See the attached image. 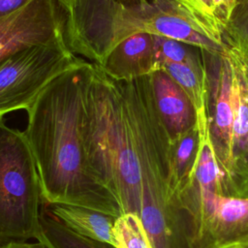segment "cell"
<instances>
[{
  "instance_id": "1",
  "label": "cell",
  "mask_w": 248,
  "mask_h": 248,
  "mask_svg": "<svg viewBox=\"0 0 248 248\" xmlns=\"http://www.w3.org/2000/svg\"><path fill=\"white\" fill-rule=\"evenodd\" d=\"M92 62L85 60L52 80L26 110L23 132L37 167L42 198L47 204L66 203L123 214L118 200L97 177L87 160L81 120Z\"/></svg>"
},
{
  "instance_id": "2",
  "label": "cell",
  "mask_w": 248,
  "mask_h": 248,
  "mask_svg": "<svg viewBox=\"0 0 248 248\" xmlns=\"http://www.w3.org/2000/svg\"><path fill=\"white\" fill-rule=\"evenodd\" d=\"M139 33L173 39L215 55L226 47L224 27L199 0H78L67 12L68 47L95 64Z\"/></svg>"
},
{
  "instance_id": "3",
  "label": "cell",
  "mask_w": 248,
  "mask_h": 248,
  "mask_svg": "<svg viewBox=\"0 0 248 248\" xmlns=\"http://www.w3.org/2000/svg\"><path fill=\"white\" fill-rule=\"evenodd\" d=\"M42 202L37 167L23 132L0 117V244L36 238Z\"/></svg>"
},
{
  "instance_id": "4",
  "label": "cell",
  "mask_w": 248,
  "mask_h": 248,
  "mask_svg": "<svg viewBox=\"0 0 248 248\" xmlns=\"http://www.w3.org/2000/svg\"><path fill=\"white\" fill-rule=\"evenodd\" d=\"M65 38L18 49L0 60V117L27 110L57 77L83 63Z\"/></svg>"
},
{
  "instance_id": "5",
  "label": "cell",
  "mask_w": 248,
  "mask_h": 248,
  "mask_svg": "<svg viewBox=\"0 0 248 248\" xmlns=\"http://www.w3.org/2000/svg\"><path fill=\"white\" fill-rule=\"evenodd\" d=\"M177 200L190 248L248 246V197L221 195L190 185Z\"/></svg>"
},
{
  "instance_id": "6",
  "label": "cell",
  "mask_w": 248,
  "mask_h": 248,
  "mask_svg": "<svg viewBox=\"0 0 248 248\" xmlns=\"http://www.w3.org/2000/svg\"><path fill=\"white\" fill-rule=\"evenodd\" d=\"M207 80V116L214 152L224 175V195L230 196L233 178L232 75L225 51L215 55L202 50Z\"/></svg>"
},
{
  "instance_id": "7",
  "label": "cell",
  "mask_w": 248,
  "mask_h": 248,
  "mask_svg": "<svg viewBox=\"0 0 248 248\" xmlns=\"http://www.w3.org/2000/svg\"><path fill=\"white\" fill-rule=\"evenodd\" d=\"M67 11L57 0H30L0 17V60L26 46L65 38Z\"/></svg>"
},
{
  "instance_id": "8",
  "label": "cell",
  "mask_w": 248,
  "mask_h": 248,
  "mask_svg": "<svg viewBox=\"0 0 248 248\" xmlns=\"http://www.w3.org/2000/svg\"><path fill=\"white\" fill-rule=\"evenodd\" d=\"M232 75L233 178L230 196L248 197V47L225 36Z\"/></svg>"
},
{
  "instance_id": "9",
  "label": "cell",
  "mask_w": 248,
  "mask_h": 248,
  "mask_svg": "<svg viewBox=\"0 0 248 248\" xmlns=\"http://www.w3.org/2000/svg\"><path fill=\"white\" fill-rule=\"evenodd\" d=\"M97 65L115 80H130L151 75L157 71L154 36L139 33L124 39Z\"/></svg>"
},
{
  "instance_id": "10",
  "label": "cell",
  "mask_w": 248,
  "mask_h": 248,
  "mask_svg": "<svg viewBox=\"0 0 248 248\" xmlns=\"http://www.w3.org/2000/svg\"><path fill=\"white\" fill-rule=\"evenodd\" d=\"M154 98L171 141L197 124V113L184 90L163 70L151 74Z\"/></svg>"
},
{
  "instance_id": "11",
  "label": "cell",
  "mask_w": 248,
  "mask_h": 248,
  "mask_svg": "<svg viewBox=\"0 0 248 248\" xmlns=\"http://www.w3.org/2000/svg\"><path fill=\"white\" fill-rule=\"evenodd\" d=\"M48 213L73 232L115 246L112 229L116 217L85 206L53 203L48 204Z\"/></svg>"
},
{
  "instance_id": "12",
  "label": "cell",
  "mask_w": 248,
  "mask_h": 248,
  "mask_svg": "<svg viewBox=\"0 0 248 248\" xmlns=\"http://www.w3.org/2000/svg\"><path fill=\"white\" fill-rule=\"evenodd\" d=\"M198 148L199 132L197 124L177 140L171 141L170 188L176 200L191 182Z\"/></svg>"
},
{
  "instance_id": "13",
  "label": "cell",
  "mask_w": 248,
  "mask_h": 248,
  "mask_svg": "<svg viewBox=\"0 0 248 248\" xmlns=\"http://www.w3.org/2000/svg\"><path fill=\"white\" fill-rule=\"evenodd\" d=\"M158 70L166 72L188 95L197 110L207 106V80L203 58L199 62H163Z\"/></svg>"
},
{
  "instance_id": "14",
  "label": "cell",
  "mask_w": 248,
  "mask_h": 248,
  "mask_svg": "<svg viewBox=\"0 0 248 248\" xmlns=\"http://www.w3.org/2000/svg\"><path fill=\"white\" fill-rule=\"evenodd\" d=\"M35 239L47 248H116L111 244L94 240L73 232L48 212L41 214Z\"/></svg>"
},
{
  "instance_id": "15",
  "label": "cell",
  "mask_w": 248,
  "mask_h": 248,
  "mask_svg": "<svg viewBox=\"0 0 248 248\" xmlns=\"http://www.w3.org/2000/svg\"><path fill=\"white\" fill-rule=\"evenodd\" d=\"M112 233L116 248H152L140 218L134 213L117 217Z\"/></svg>"
},
{
  "instance_id": "16",
  "label": "cell",
  "mask_w": 248,
  "mask_h": 248,
  "mask_svg": "<svg viewBox=\"0 0 248 248\" xmlns=\"http://www.w3.org/2000/svg\"><path fill=\"white\" fill-rule=\"evenodd\" d=\"M154 49L157 70L163 62L192 63L202 60V49L166 37L154 36Z\"/></svg>"
},
{
  "instance_id": "17",
  "label": "cell",
  "mask_w": 248,
  "mask_h": 248,
  "mask_svg": "<svg viewBox=\"0 0 248 248\" xmlns=\"http://www.w3.org/2000/svg\"><path fill=\"white\" fill-rule=\"evenodd\" d=\"M225 36L248 47V0H236Z\"/></svg>"
},
{
  "instance_id": "18",
  "label": "cell",
  "mask_w": 248,
  "mask_h": 248,
  "mask_svg": "<svg viewBox=\"0 0 248 248\" xmlns=\"http://www.w3.org/2000/svg\"><path fill=\"white\" fill-rule=\"evenodd\" d=\"M214 6V13L224 29L231 19L233 8H234V1L233 0H212Z\"/></svg>"
},
{
  "instance_id": "19",
  "label": "cell",
  "mask_w": 248,
  "mask_h": 248,
  "mask_svg": "<svg viewBox=\"0 0 248 248\" xmlns=\"http://www.w3.org/2000/svg\"><path fill=\"white\" fill-rule=\"evenodd\" d=\"M29 1L30 0H0V17L19 10Z\"/></svg>"
},
{
  "instance_id": "20",
  "label": "cell",
  "mask_w": 248,
  "mask_h": 248,
  "mask_svg": "<svg viewBox=\"0 0 248 248\" xmlns=\"http://www.w3.org/2000/svg\"><path fill=\"white\" fill-rule=\"evenodd\" d=\"M0 248H47L40 241L29 242V241H12L4 244H0Z\"/></svg>"
},
{
  "instance_id": "21",
  "label": "cell",
  "mask_w": 248,
  "mask_h": 248,
  "mask_svg": "<svg viewBox=\"0 0 248 248\" xmlns=\"http://www.w3.org/2000/svg\"><path fill=\"white\" fill-rule=\"evenodd\" d=\"M64 8H65V10L68 12V11H70L73 7H74V5L76 4V2L78 1V0H57Z\"/></svg>"
},
{
  "instance_id": "22",
  "label": "cell",
  "mask_w": 248,
  "mask_h": 248,
  "mask_svg": "<svg viewBox=\"0 0 248 248\" xmlns=\"http://www.w3.org/2000/svg\"><path fill=\"white\" fill-rule=\"evenodd\" d=\"M207 10H209L211 13H213L214 15H215V13H214V6H213V2H212V0H199Z\"/></svg>"
},
{
  "instance_id": "23",
  "label": "cell",
  "mask_w": 248,
  "mask_h": 248,
  "mask_svg": "<svg viewBox=\"0 0 248 248\" xmlns=\"http://www.w3.org/2000/svg\"><path fill=\"white\" fill-rule=\"evenodd\" d=\"M234 1V6H235V2H236V0H233ZM234 9V8H233Z\"/></svg>"
},
{
  "instance_id": "24",
  "label": "cell",
  "mask_w": 248,
  "mask_h": 248,
  "mask_svg": "<svg viewBox=\"0 0 248 248\" xmlns=\"http://www.w3.org/2000/svg\"><path fill=\"white\" fill-rule=\"evenodd\" d=\"M246 248H248V246H247V247H246Z\"/></svg>"
}]
</instances>
